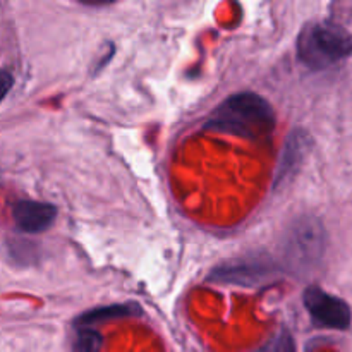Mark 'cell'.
Returning <instances> with one entry per match:
<instances>
[{
	"label": "cell",
	"mask_w": 352,
	"mask_h": 352,
	"mask_svg": "<svg viewBox=\"0 0 352 352\" xmlns=\"http://www.w3.org/2000/svg\"><path fill=\"white\" fill-rule=\"evenodd\" d=\"M12 82H14L12 76H10L7 71H3L2 72V96H6L7 93H9V89H10V86H12Z\"/></svg>",
	"instance_id": "cell-10"
},
{
	"label": "cell",
	"mask_w": 352,
	"mask_h": 352,
	"mask_svg": "<svg viewBox=\"0 0 352 352\" xmlns=\"http://www.w3.org/2000/svg\"><path fill=\"white\" fill-rule=\"evenodd\" d=\"M352 55V34L333 23H315L301 31L299 60L309 69H327Z\"/></svg>",
	"instance_id": "cell-2"
},
{
	"label": "cell",
	"mask_w": 352,
	"mask_h": 352,
	"mask_svg": "<svg viewBox=\"0 0 352 352\" xmlns=\"http://www.w3.org/2000/svg\"><path fill=\"white\" fill-rule=\"evenodd\" d=\"M325 250V232L318 220H301L292 229L287 254L299 267L315 265Z\"/></svg>",
	"instance_id": "cell-4"
},
{
	"label": "cell",
	"mask_w": 352,
	"mask_h": 352,
	"mask_svg": "<svg viewBox=\"0 0 352 352\" xmlns=\"http://www.w3.org/2000/svg\"><path fill=\"white\" fill-rule=\"evenodd\" d=\"M103 346V337L89 327H79L72 347L74 352H100Z\"/></svg>",
	"instance_id": "cell-8"
},
{
	"label": "cell",
	"mask_w": 352,
	"mask_h": 352,
	"mask_svg": "<svg viewBox=\"0 0 352 352\" xmlns=\"http://www.w3.org/2000/svg\"><path fill=\"white\" fill-rule=\"evenodd\" d=\"M57 217V208L50 203L21 199L12 206L14 226L26 234H41L50 229Z\"/></svg>",
	"instance_id": "cell-5"
},
{
	"label": "cell",
	"mask_w": 352,
	"mask_h": 352,
	"mask_svg": "<svg viewBox=\"0 0 352 352\" xmlns=\"http://www.w3.org/2000/svg\"><path fill=\"white\" fill-rule=\"evenodd\" d=\"M256 352H296L294 340L289 333H280V336L274 337L267 346L260 347Z\"/></svg>",
	"instance_id": "cell-9"
},
{
	"label": "cell",
	"mask_w": 352,
	"mask_h": 352,
	"mask_svg": "<svg viewBox=\"0 0 352 352\" xmlns=\"http://www.w3.org/2000/svg\"><path fill=\"white\" fill-rule=\"evenodd\" d=\"M302 301L316 325L333 330H347L351 327L352 311L344 299L329 294L320 287H308Z\"/></svg>",
	"instance_id": "cell-3"
},
{
	"label": "cell",
	"mask_w": 352,
	"mask_h": 352,
	"mask_svg": "<svg viewBox=\"0 0 352 352\" xmlns=\"http://www.w3.org/2000/svg\"><path fill=\"white\" fill-rule=\"evenodd\" d=\"M275 127V112L270 103L256 93L244 91L229 96L208 117L205 129L243 138L268 136Z\"/></svg>",
	"instance_id": "cell-1"
},
{
	"label": "cell",
	"mask_w": 352,
	"mask_h": 352,
	"mask_svg": "<svg viewBox=\"0 0 352 352\" xmlns=\"http://www.w3.org/2000/svg\"><path fill=\"white\" fill-rule=\"evenodd\" d=\"M268 268L263 263H239L217 268L210 280L227 282V284H256L268 275Z\"/></svg>",
	"instance_id": "cell-6"
},
{
	"label": "cell",
	"mask_w": 352,
	"mask_h": 352,
	"mask_svg": "<svg viewBox=\"0 0 352 352\" xmlns=\"http://www.w3.org/2000/svg\"><path fill=\"white\" fill-rule=\"evenodd\" d=\"M140 306L138 305H112V306H103V308L91 309L86 311L85 315L79 316L76 320V325L79 327H91L95 323L107 322V320H116V318H129V316L140 315Z\"/></svg>",
	"instance_id": "cell-7"
},
{
	"label": "cell",
	"mask_w": 352,
	"mask_h": 352,
	"mask_svg": "<svg viewBox=\"0 0 352 352\" xmlns=\"http://www.w3.org/2000/svg\"><path fill=\"white\" fill-rule=\"evenodd\" d=\"M91 2H103V0H91Z\"/></svg>",
	"instance_id": "cell-11"
}]
</instances>
